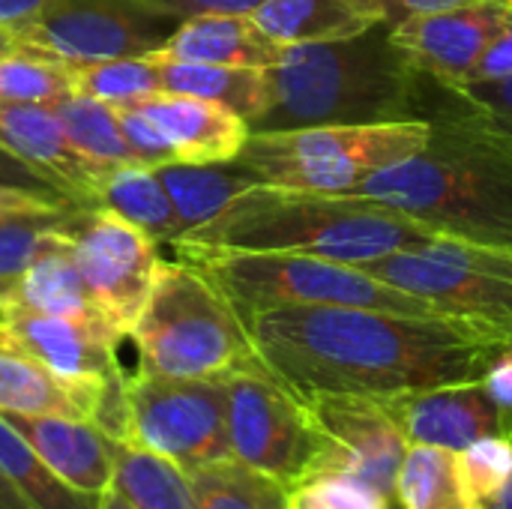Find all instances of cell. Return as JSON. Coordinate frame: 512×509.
I'll return each instance as SVG.
<instances>
[{
  "label": "cell",
  "instance_id": "7c38bea8",
  "mask_svg": "<svg viewBox=\"0 0 512 509\" xmlns=\"http://www.w3.org/2000/svg\"><path fill=\"white\" fill-rule=\"evenodd\" d=\"M174 27L177 21L150 12L138 0H54L27 27L0 33V45L84 66L111 57L153 54Z\"/></svg>",
  "mask_w": 512,
  "mask_h": 509
},
{
  "label": "cell",
  "instance_id": "7dc6e473",
  "mask_svg": "<svg viewBox=\"0 0 512 509\" xmlns=\"http://www.w3.org/2000/svg\"><path fill=\"white\" fill-rule=\"evenodd\" d=\"M483 509H512V483H510V489L498 498V501H492V504H486Z\"/></svg>",
  "mask_w": 512,
  "mask_h": 509
},
{
  "label": "cell",
  "instance_id": "f1b7e54d",
  "mask_svg": "<svg viewBox=\"0 0 512 509\" xmlns=\"http://www.w3.org/2000/svg\"><path fill=\"white\" fill-rule=\"evenodd\" d=\"M60 117V126L75 147V153L90 162L96 171H111L129 162H138L132 147L123 138V129L117 123L114 105H105L99 99H90L84 93H72L51 105Z\"/></svg>",
  "mask_w": 512,
  "mask_h": 509
},
{
  "label": "cell",
  "instance_id": "d4e9b609",
  "mask_svg": "<svg viewBox=\"0 0 512 509\" xmlns=\"http://www.w3.org/2000/svg\"><path fill=\"white\" fill-rule=\"evenodd\" d=\"M150 57L159 63L162 93H177V96H195V99L219 102V105L231 108L234 114H240L246 123L261 117V111L270 102L267 69L168 60V57H159V54H150Z\"/></svg>",
  "mask_w": 512,
  "mask_h": 509
},
{
  "label": "cell",
  "instance_id": "d6a6232c",
  "mask_svg": "<svg viewBox=\"0 0 512 509\" xmlns=\"http://www.w3.org/2000/svg\"><path fill=\"white\" fill-rule=\"evenodd\" d=\"M438 105L453 111L486 141L512 150V78L492 84H459L444 87L435 81Z\"/></svg>",
  "mask_w": 512,
  "mask_h": 509
},
{
  "label": "cell",
  "instance_id": "4dcf8cb0",
  "mask_svg": "<svg viewBox=\"0 0 512 509\" xmlns=\"http://www.w3.org/2000/svg\"><path fill=\"white\" fill-rule=\"evenodd\" d=\"M198 509H285L288 489L234 462H216L189 474Z\"/></svg>",
  "mask_w": 512,
  "mask_h": 509
},
{
  "label": "cell",
  "instance_id": "f6af8a7d",
  "mask_svg": "<svg viewBox=\"0 0 512 509\" xmlns=\"http://www.w3.org/2000/svg\"><path fill=\"white\" fill-rule=\"evenodd\" d=\"M0 509H30V504L15 492V486L0 474Z\"/></svg>",
  "mask_w": 512,
  "mask_h": 509
},
{
  "label": "cell",
  "instance_id": "7402d4cb",
  "mask_svg": "<svg viewBox=\"0 0 512 509\" xmlns=\"http://www.w3.org/2000/svg\"><path fill=\"white\" fill-rule=\"evenodd\" d=\"M87 207H105L126 219L129 225L150 234L156 243L174 246L183 237L180 219L174 213V204L156 174L153 165L129 162L120 168L105 171L90 192Z\"/></svg>",
  "mask_w": 512,
  "mask_h": 509
},
{
  "label": "cell",
  "instance_id": "4316f807",
  "mask_svg": "<svg viewBox=\"0 0 512 509\" xmlns=\"http://www.w3.org/2000/svg\"><path fill=\"white\" fill-rule=\"evenodd\" d=\"M111 492L135 509H198L192 480L180 465L126 441L114 447Z\"/></svg>",
  "mask_w": 512,
  "mask_h": 509
},
{
  "label": "cell",
  "instance_id": "ac0fdd59",
  "mask_svg": "<svg viewBox=\"0 0 512 509\" xmlns=\"http://www.w3.org/2000/svg\"><path fill=\"white\" fill-rule=\"evenodd\" d=\"M138 108L162 129L180 162H231L252 135L249 123L240 114L210 99L159 93L153 99H144Z\"/></svg>",
  "mask_w": 512,
  "mask_h": 509
},
{
  "label": "cell",
  "instance_id": "83f0119b",
  "mask_svg": "<svg viewBox=\"0 0 512 509\" xmlns=\"http://www.w3.org/2000/svg\"><path fill=\"white\" fill-rule=\"evenodd\" d=\"M0 474L30 509H99L102 495L75 492L66 486L27 444V438L0 414Z\"/></svg>",
  "mask_w": 512,
  "mask_h": 509
},
{
  "label": "cell",
  "instance_id": "f35d334b",
  "mask_svg": "<svg viewBox=\"0 0 512 509\" xmlns=\"http://www.w3.org/2000/svg\"><path fill=\"white\" fill-rule=\"evenodd\" d=\"M483 387L498 408L501 435L512 438V342L492 357V363L483 375Z\"/></svg>",
  "mask_w": 512,
  "mask_h": 509
},
{
  "label": "cell",
  "instance_id": "1f68e13d",
  "mask_svg": "<svg viewBox=\"0 0 512 509\" xmlns=\"http://www.w3.org/2000/svg\"><path fill=\"white\" fill-rule=\"evenodd\" d=\"M75 93L105 105H141L144 99L162 93L159 63L150 54H141L75 66Z\"/></svg>",
  "mask_w": 512,
  "mask_h": 509
},
{
  "label": "cell",
  "instance_id": "6da1fadb",
  "mask_svg": "<svg viewBox=\"0 0 512 509\" xmlns=\"http://www.w3.org/2000/svg\"><path fill=\"white\" fill-rule=\"evenodd\" d=\"M261 366L300 399H393L480 381L510 345L504 333L453 318L363 306H282L246 321Z\"/></svg>",
  "mask_w": 512,
  "mask_h": 509
},
{
  "label": "cell",
  "instance_id": "b9f144b4",
  "mask_svg": "<svg viewBox=\"0 0 512 509\" xmlns=\"http://www.w3.org/2000/svg\"><path fill=\"white\" fill-rule=\"evenodd\" d=\"M474 78L477 81H507V78H512V3L504 30L489 42V48L477 60Z\"/></svg>",
  "mask_w": 512,
  "mask_h": 509
},
{
  "label": "cell",
  "instance_id": "4fadbf2b",
  "mask_svg": "<svg viewBox=\"0 0 512 509\" xmlns=\"http://www.w3.org/2000/svg\"><path fill=\"white\" fill-rule=\"evenodd\" d=\"M306 405L330 447L327 471H345L396 498V477L411 444L387 402L369 396H312Z\"/></svg>",
  "mask_w": 512,
  "mask_h": 509
},
{
  "label": "cell",
  "instance_id": "d6986e66",
  "mask_svg": "<svg viewBox=\"0 0 512 509\" xmlns=\"http://www.w3.org/2000/svg\"><path fill=\"white\" fill-rule=\"evenodd\" d=\"M282 51L285 45L273 42L252 15H198L180 21L153 54L168 60L273 69Z\"/></svg>",
  "mask_w": 512,
  "mask_h": 509
},
{
  "label": "cell",
  "instance_id": "d590c367",
  "mask_svg": "<svg viewBox=\"0 0 512 509\" xmlns=\"http://www.w3.org/2000/svg\"><path fill=\"white\" fill-rule=\"evenodd\" d=\"M462 465L480 504L486 507L498 501L512 483V438L489 435L474 441L462 450Z\"/></svg>",
  "mask_w": 512,
  "mask_h": 509
},
{
  "label": "cell",
  "instance_id": "ab89813d",
  "mask_svg": "<svg viewBox=\"0 0 512 509\" xmlns=\"http://www.w3.org/2000/svg\"><path fill=\"white\" fill-rule=\"evenodd\" d=\"M0 186H12V189H27V192H36V195H45V198H66L48 177H42L36 168H30L24 159H18L15 153H9L3 144H0ZM72 201V198H66ZM75 204V201H72Z\"/></svg>",
  "mask_w": 512,
  "mask_h": 509
},
{
  "label": "cell",
  "instance_id": "60d3db41",
  "mask_svg": "<svg viewBox=\"0 0 512 509\" xmlns=\"http://www.w3.org/2000/svg\"><path fill=\"white\" fill-rule=\"evenodd\" d=\"M378 3L384 12V24L396 27V24L420 18V15H435V12L480 6V3H512V0H378Z\"/></svg>",
  "mask_w": 512,
  "mask_h": 509
},
{
  "label": "cell",
  "instance_id": "74e56055",
  "mask_svg": "<svg viewBox=\"0 0 512 509\" xmlns=\"http://www.w3.org/2000/svg\"><path fill=\"white\" fill-rule=\"evenodd\" d=\"M138 3L180 24L198 15H252L264 0H138Z\"/></svg>",
  "mask_w": 512,
  "mask_h": 509
},
{
  "label": "cell",
  "instance_id": "8992f818",
  "mask_svg": "<svg viewBox=\"0 0 512 509\" xmlns=\"http://www.w3.org/2000/svg\"><path fill=\"white\" fill-rule=\"evenodd\" d=\"M174 252L177 258L198 264L243 321L282 306H363L405 315H444L426 300H417L345 261L201 243H174Z\"/></svg>",
  "mask_w": 512,
  "mask_h": 509
},
{
  "label": "cell",
  "instance_id": "9c48e42d",
  "mask_svg": "<svg viewBox=\"0 0 512 509\" xmlns=\"http://www.w3.org/2000/svg\"><path fill=\"white\" fill-rule=\"evenodd\" d=\"M228 390L231 459L276 480L285 489L330 468V447L306 399L264 366L237 372Z\"/></svg>",
  "mask_w": 512,
  "mask_h": 509
},
{
  "label": "cell",
  "instance_id": "7bdbcfd3",
  "mask_svg": "<svg viewBox=\"0 0 512 509\" xmlns=\"http://www.w3.org/2000/svg\"><path fill=\"white\" fill-rule=\"evenodd\" d=\"M72 201L66 198H45L27 189H12V186H0V219L6 216H18V213H45V210H57L66 207Z\"/></svg>",
  "mask_w": 512,
  "mask_h": 509
},
{
  "label": "cell",
  "instance_id": "bcb514c9",
  "mask_svg": "<svg viewBox=\"0 0 512 509\" xmlns=\"http://www.w3.org/2000/svg\"><path fill=\"white\" fill-rule=\"evenodd\" d=\"M99 509H135V507H129L117 492H111V489H108V492L102 495V501H99Z\"/></svg>",
  "mask_w": 512,
  "mask_h": 509
},
{
  "label": "cell",
  "instance_id": "e575fe53",
  "mask_svg": "<svg viewBox=\"0 0 512 509\" xmlns=\"http://www.w3.org/2000/svg\"><path fill=\"white\" fill-rule=\"evenodd\" d=\"M66 207L0 219V276L21 273L30 261H36L42 252L54 249L63 240L60 216Z\"/></svg>",
  "mask_w": 512,
  "mask_h": 509
},
{
  "label": "cell",
  "instance_id": "f546056e",
  "mask_svg": "<svg viewBox=\"0 0 512 509\" xmlns=\"http://www.w3.org/2000/svg\"><path fill=\"white\" fill-rule=\"evenodd\" d=\"M75 93V66L0 45V105H54Z\"/></svg>",
  "mask_w": 512,
  "mask_h": 509
},
{
  "label": "cell",
  "instance_id": "5b68a950",
  "mask_svg": "<svg viewBox=\"0 0 512 509\" xmlns=\"http://www.w3.org/2000/svg\"><path fill=\"white\" fill-rule=\"evenodd\" d=\"M129 339L138 348V369L150 375L228 381L261 366L240 312L186 258L159 261Z\"/></svg>",
  "mask_w": 512,
  "mask_h": 509
},
{
  "label": "cell",
  "instance_id": "3957f363",
  "mask_svg": "<svg viewBox=\"0 0 512 509\" xmlns=\"http://www.w3.org/2000/svg\"><path fill=\"white\" fill-rule=\"evenodd\" d=\"M438 237L408 213L354 192H309L258 183L213 222L177 243L300 252L345 264H372Z\"/></svg>",
  "mask_w": 512,
  "mask_h": 509
},
{
  "label": "cell",
  "instance_id": "44dd1931",
  "mask_svg": "<svg viewBox=\"0 0 512 509\" xmlns=\"http://www.w3.org/2000/svg\"><path fill=\"white\" fill-rule=\"evenodd\" d=\"M252 18L279 45L348 39L384 24L378 0H264Z\"/></svg>",
  "mask_w": 512,
  "mask_h": 509
},
{
  "label": "cell",
  "instance_id": "7a4b0ae2",
  "mask_svg": "<svg viewBox=\"0 0 512 509\" xmlns=\"http://www.w3.org/2000/svg\"><path fill=\"white\" fill-rule=\"evenodd\" d=\"M267 78L270 102L249 123L252 132L417 120L426 108V75L399 54L390 24L348 39L285 45Z\"/></svg>",
  "mask_w": 512,
  "mask_h": 509
},
{
  "label": "cell",
  "instance_id": "ee69618b",
  "mask_svg": "<svg viewBox=\"0 0 512 509\" xmlns=\"http://www.w3.org/2000/svg\"><path fill=\"white\" fill-rule=\"evenodd\" d=\"M54 0H0V33H15L39 18Z\"/></svg>",
  "mask_w": 512,
  "mask_h": 509
},
{
  "label": "cell",
  "instance_id": "ba28073f",
  "mask_svg": "<svg viewBox=\"0 0 512 509\" xmlns=\"http://www.w3.org/2000/svg\"><path fill=\"white\" fill-rule=\"evenodd\" d=\"M363 270L444 315L486 324L512 339V249L438 234L363 264Z\"/></svg>",
  "mask_w": 512,
  "mask_h": 509
},
{
  "label": "cell",
  "instance_id": "8fae6325",
  "mask_svg": "<svg viewBox=\"0 0 512 509\" xmlns=\"http://www.w3.org/2000/svg\"><path fill=\"white\" fill-rule=\"evenodd\" d=\"M60 231L96 312L129 336L159 267V243L105 207L69 204Z\"/></svg>",
  "mask_w": 512,
  "mask_h": 509
},
{
  "label": "cell",
  "instance_id": "cb8c5ba5",
  "mask_svg": "<svg viewBox=\"0 0 512 509\" xmlns=\"http://www.w3.org/2000/svg\"><path fill=\"white\" fill-rule=\"evenodd\" d=\"M96 399L0 339V414H60L96 423Z\"/></svg>",
  "mask_w": 512,
  "mask_h": 509
},
{
  "label": "cell",
  "instance_id": "277c9868",
  "mask_svg": "<svg viewBox=\"0 0 512 509\" xmlns=\"http://www.w3.org/2000/svg\"><path fill=\"white\" fill-rule=\"evenodd\" d=\"M429 144L363 180L354 195L381 201L438 234L512 249V150H504L444 105L423 114Z\"/></svg>",
  "mask_w": 512,
  "mask_h": 509
},
{
  "label": "cell",
  "instance_id": "5bb4252c",
  "mask_svg": "<svg viewBox=\"0 0 512 509\" xmlns=\"http://www.w3.org/2000/svg\"><path fill=\"white\" fill-rule=\"evenodd\" d=\"M507 18L510 3L462 6L402 21L390 27V39L420 75L444 87H459L468 81L489 42L504 30Z\"/></svg>",
  "mask_w": 512,
  "mask_h": 509
},
{
  "label": "cell",
  "instance_id": "8d00e7d4",
  "mask_svg": "<svg viewBox=\"0 0 512 509\" xmlns=\"http://www.w3.org/2000/svg\"><path fill=\"white\" fill-rule=\"evenodd\" d=\"M114 114H117L123 138L132 147L138 162L153 165V168L168 165V162H180L174 147H171V141L162 135V129L138 105H114Z\"/></svg>",
  "mask_w": 512,
  "mask_h": 509
},
{
  "label": "cell",
  "instance_id": "ffe728a7",
  "mask_svg": "<svg viewBox=\"0 0 512 509\" xmlns=\"http://www.w3.org/2000/svg\"><path fill=\"white\" fill-rule=\"evenodd\" d=\"M6 312H39V315L105 321L90 303V294L72 261L66 237L54 249L30 261L21 273L0 276V315Z\"/></svg>",
  "mask_w": 512,
  "mask_h": 509
},
{
  "label": "cell",
  "instance_id": "603a6c76",
  "mask_svg": "<svg viewBox=\"0 0 512 509\" xmlns=\"http://www.w3.org/2000/svg\"><path fill=\"white\" fill-rule=\"evenodd\" d=\"M156 174L174 204L183 237H189L192 231L213 222L237 195L258 186L255 174L249 168H243L237 159L210 162V165L168 162V165H159Z\"/></svg>",
  "mask_w": 512,
  "mask_h": 509
},
{
  "label": "cell",
  "instance_id": "52a82bcc",
  "mask_svg": "<svg viewBox=\"0 0 512 509\" xmlns=\"http://www.w3.org/2000/svg\"><path fill=\"white\" fill-rule=\"evenodd\" d=\"M429 135L432 123L426 117L252 132L237 162L267 186L354 192L372 174L420 153Z\"/></svg>",
  "mask_w": 512,
  "mask_h": 509
},
{
  "label": "cell",
  "instance_id": "484cf974",
  "mask_svg": "<svg viewBox=\"0 0 512 509\" xmlns=\"http://www.w3.org/2000/svg\"><path fill=\"white\" fill-rule=\"evenodd\" d=\"M399 509H483L474 495L462 453L432 444H411L399 477H396Z\"/></svg>",
  "mask_w": 512,
  "mask_h": 509
},
{
  "label": "cell",
  "instance_id": "e0dca14e",
  "mask_svg": "<svg viewBox=\"0 0 512 509\" xmlns=\"http://www.w3.org/2000/svg\"><path fill=\"white\" fill-rule=\"evenodd\" d=\"M0 144L84 207L105 174L75 153L51 105H0Z\"/></svg>",
  "mask_w": 512,
  "mask_h": 509
},
{
  "label": "cell",
  "instance_id": "9a60e30c",
  "mask_svg": "<svg viewBox=\"0 0 512 509\" xmlns=\"http://www.w3.org/2000/svg\"><path fill=\"white\" fill-rule=\"evenodd\" d=\"M384 402L408 444H432L462 453L480 438L501 435V417L483 378L414 390Z\"/></svg>",
  "mask_w": 512,
  "mask_h": 509
},
{
  "label": "cell",
  "instance_id": "2e32d148",
  "mask_svg": "<svg viewBox=\"0 0 512 509\" xmlns=\"http://www.w3.org/2000/svg\"><path fill=\"white\" fill-rule=\"evenodd\" d=\"M36 456L75 492L105 495L114 480V447L96 423L60 414H3Z\"/></svg>",
  "mask_w": 512,
  "mask_h": 509
},
{
  "label": "cell",
  "instance_id": "836d02e7",
  "mask_svg": "<svg viewBox=\"0 0 512 509\" xmlns=\"http://www.w3.org/2000/svg\"><path fill=\"white\" fill-rule=\"evenodd\" d=\"M393 495L345 471H321L288 489L285 509H393Z\"/></svg>",
  "mask_w": 512,
  "mask_h": 509
},
{
  "label": "cell",
  "instance_id": "30bf717a",
  "mask_svg": "<svg viewBox=\"0 0 512 509\" xmlns=\"http://www.w3.org/2000/svg\"><path fill=\"white\" fill-rule=\"evenodd\" d=\"M225 381L165 378L135 369L126 378V444L171 459L186 474L231 459Z\"/></svg>",
  "mask_w": 512,
  "mask_h": 509
}]
</instances>
